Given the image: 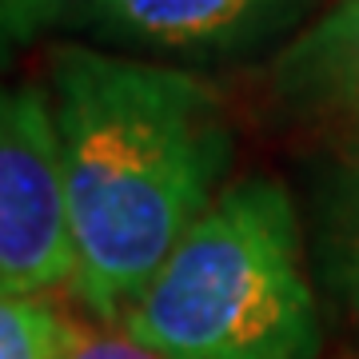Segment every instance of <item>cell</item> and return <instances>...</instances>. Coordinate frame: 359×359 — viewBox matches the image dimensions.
I'll use <instances>...</instances> for the list:
<instances>
[{"label":"cell","mask_w":359,"mask_h":359,"mask_svg":"<svg viewBox=\"0 0 359 359\" xmlns=\"http://www.w3.org/2000/svg\"><path fill=\"white\" fill-rule=\"evenodd\" d=\"M120 327L164 359H311L320 320L287 188L228 184Z\"/></svg>","instance_id":"obj_2"},{"label":"cell","mask_w":359,"mask_h":359,"mask_svg":"<svg viewBox=\"0 0 359 359\" xmlns=\"http://www.w3.org/2000/svg\"><path fill=\"white\" fill-rule=\"evenodd\" d=\"M60 287H72V236L48 88L0 84V299Z\"/></svg>","instance_id":"obj_4"},{"label":"cell","mask_w":359,"mask_h":359,"mask_svg":"<svg viewBox=\"0 0 359 359\" xmlns=\"http://www.w3.org/2000/svg\"><path fill=\"white\" fill-rule=\"evenodd\" d=\"M48 108L72 236L68 292L92 320L124 323L224 192V100L188 68L68 40L48 52Z\"/></svg>","instance_id":"obj_1"},{"label":"cell","mask_w":359,"mask_h":359,"mask_svg":"<svg viewBox=\"0 0 359 359\" xmlns=\"http://www.w3.org/2000/svg\"><path fill=\"white\" fill-rule=\"evenodd\" d=\"M52 359H164L136 335H128L120 323H104L84 316L60 311V339Z\"/></svg>","instance_id":"obj_7"},{"label":"cell","mask_w":359,"mask_h":359,"mask_svg":"<svg viewBox=\"0 0 359 359\" xmlns=\"http://www.w3.org/2000/svg\"><path fill=\"white\" fill-rule=\"evenodd\" d=\"M335 271L344 280L347 299L359 308V140L347 164V176L335 196Z\"/></svg>","instance_id":"obj_8"},{"label":"cell","mask_w":359,"mask_h":359,"mask_svg":"<svg viewBox=\"0 0 359 359\" xmlns=\"http://www.w3.org/2000/svg\"><path fill=\"white\" fill-rule=\"evenodd\" d=\"M60 308L52 299H0V359H52Z\"/></svg>","instance_id":"obj_6"},{"label":"cell","mask_w":359,"mask_h":359,"mask_svg":"<svg viewBox=\"0 0 359 359\" xmlns=\"http://www.w3.org/2000/svg\"><path fill=\"white\" fill-rule=\"evenodd\" d=\"M271 88L292 112L359 140V0H335L276 52Z\"/></svg>","instance_id":"obj_5"},{"label":"cell","mask_w":359,"mask_h":359,"mask_svg":"<svg viewBox=\"0 0 359 359\" xmlns=\"http://www.w3.org/2000/svg\"><path fill=\"white\" fill-rule=\"evenodd\" d=\"M32 32H84L156 60H236L287 36L316 0H20Z\"/></svg>","instance_id":"obj_3"},{"label":"cell","mask_w":359,"mask_h":359,"mask_svg":"<svg viewBox=\"0 0 359 359\" xmlns=\"http://www.w3.org/2000/svg\"><path fill=\"white\" fill-rule=\"evenodd\" d=\"M32 36H36V32L28 25L20 0H0V65H4L20 44H28Z\"/></svg>","instance_id":"obj_9"}]
</instances>
